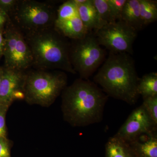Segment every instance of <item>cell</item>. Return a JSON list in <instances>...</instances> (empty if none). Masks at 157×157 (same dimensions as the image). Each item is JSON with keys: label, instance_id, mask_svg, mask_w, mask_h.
<instances>
[{"label": "cell", "instance_id": "cell-1", "mask_svg": "<svg viewBox=\"0 0 157 157\" xmlns=\"http://www.w3.org/2000/svg\"><path fill=\"white\" fill-rule=\"evenodd\" d=\"M62 93L63 118L71 125L87 126L103 120L108 96L94 82L78 78Z\"/></svg>", "mask_w": 157, "mask_h": 157}, {"label": "cell", "instance_id": "cell-2", "mask_svg": "<svg viewBox=\"0 0 157 157\" xmlns=\"http://www.w3.org/2000/svg\"><path fill=\"white\" fill-rule=\"evenodd\" d=\"M139 78L131 55L109 52L94 76V82L107 96L132 105L140 96L137 92Z\"/></svg>", "mask_w": 157, "mask_h": 157}, {"label": "cell", "instance_id": "cell-3", "mask_svg": "<svg viewBox=\"0 0 157 157\" xmlns=\"http://www.w3.org/2000/svg\"><path fill=\"white\" fill-rule=\"evenodd\" d=\"M24 35L33 55V67L36 70L76 74L70 60V41L54 26Z\"/></svg>", "mask_w": 157, "mask_h": 157}, {"label": "cell", "instance_id": "cell-4", "mask_svg": "<svg viewBox=\"0 0 157 157\" xmlns=\"http://www.w3.org/2000/svg\"><path fill=\"white\" fill-rule=\"evenodd\" d=\"M67 76L60 70H36L26 73L25 99L30 104L48 107L67 86Z\"/></svg>", "mask_w": 157, "mask_h": 157}, {"label": "cell", "instance_id": "cell-5", "mask_svg": "<svg viewBox=\"0 0 157 157\" xmlns=\"http://www.w3.org/2000/svg\"><path fill=\"white\" fill-rule=\"evenodd\" d=\"M57 9L50 2L19 0L10 18L23 33H30L53 27Z\"/></svg>", "mask_w": 157, "mask_h": 157}, {"label": "cell", "instance_id": "cell-6", "mask_svg": "<svg viewBox=\"0 0 157 157\" xmlns=\"http://www.w3.org/2000/svg\"><path fill=\"white\" fill-rule=\"evenodd\" d=\"M70 62L80 78L89 79L106 59V50L98 43L94 32L81 39L71 40Z\"/></svg>", "mask_w": 157, "mask_h": 157}, {"label": "cell", "instance_id": "cell-7", "mask_svg": "<svg viewBox=\"0 0 157 157\" xmlns=\"http://www.w3.org/2000/svg\"><path fill=\"white\" fill-rule=\"evenodd\" d=\"M4 36L5 68L26 72L33 67V55L23 33L11 20L4 29Z\"/></svg>", "mask_w": 157, "mask_h": 157}, {"label": "cell", "instance_id": "cell-8", "mask_svg": "<svg viewBox=\"0 0 157 157\" xmlns=\"http://www.w3.org/2000/svg\"><path fill=\"white\" fill-rule=\"evenodd\" d=\"M99 44L113 53H133L138 32L123 21L107 24L94 31Z\"/></svg>", "mask_w": 157, "mask_h": 157}, {"label": "cell", "instance_id": "cell-9", "mask_svg": "<svg viewBox=\"0 0 157 157\" xmlns=\"http://www.w3.org/2000/svg\"><path fill=\"white\" fill-rule=\"evenodd\" d=\"M54 28L70 40L81 39L89 32L80 19L77 6L73 0L64 2L59 6Z\"/></svg>", "mask_w": 157, "mask_h": 157}, {"label": "cell", "instance_id": "cell-10", "mask_svg": "<svg viewBox=\"0 0 157 157\" xmlns=\"http://www.w3.org/2000/svg\"><path fill=\"white\" fill-rule=\"evenodd\" d=\"M157 126L141 105L132 111L114 135L129 143L141 135L157 131Z\"/></svg>", "mask_w": 157, "mask_h": 157}, {"label": "cell", "instance_id": "cell-11", "mask_svg": "<svg viewBox=\"0 0 157 157\" xmlns=\"http://www.w3.org/2000/svg\"><path fill=\"white\" fill-rule=\"evenodd\" d=\"M26 73L4 68L0 84V105L9 107L15 100L25 99Z\"/></svg>", "mask_w": 157, "mask_h": 157}, {"label": "cell", "instance_id": "cell-12", "mask_svg": "<svg viewBox=\"0 0 157 157\" xmlns=\"http://www.w3.org/2000/svg\"><path fill=\"white\" fill-rule=\"evenodd\" d=\"M129 144L136 157H157V131L141 135Z\"/></svg>", "mask_w": 157, "mask_h": 157}, {"label": "cell", "instance_id": "cell-13", "mask_svg": "<svg viewBox=\"0 0 157 157\" xmlns=\"http://www.w3.org/2000/svg\"><path fill=\"white\" fill-rule=\"evenodd\" d=\"M76 6L79 17L88 32H94L103 26L92 0Z\"/></svg>", "mask_w": 157, "mask_h": 157}, {"label": "cell", "instance_id": "cell-14", "mask_svg": "<svg viewBox=\"0 0 157 157\" xmlns=\"http://www.w3.org/2000/svg\"><path fill=\"white\" fill-rule=\"evenodd\" d=\"M105 152L106 157H136L129 143L115 135L108 139Z\"/></svg>", "mask_w": 157, "mask_h": 157}, {"label": "cell", "instance_id": "cell-15", "mask_svg": "<svg viewBox=\"0 0 157 157\" xmlns=\"http://www.w3.org/2000/svg\"><path fill=\"white\" fill-rule=\"evenodd\" d=\"M121 20L137 32L144 28L140 18L139 0H127Z\"/></svg>", "mask_w": 157, "mask_h": 157}, {"label": "cell", "instance_id": "cell-16", "mask_svg": "<svg viewBox=\"0 0 157 157\" xmlns=\"http://www.w3.org/2000/svg\"><path fill=\"white\" fill-rule=\"evenodd\" d=\"M137 92L143 99L157 96V73L151 72L139 78Z\"/></svg>", "mask_w": 157, "mask_h": 157}, {"label": "cell", "instance_id": "cell-17", "mask_svg": "<svg viewBox=\"0 0 157 157\" xmlns=\"http://www.w3.org/2000/svg\"><path fill=\"white\" fill-rule=\"evenodd\" d=\"M140 18L144 28L157 20V2L153 0H139Z\"/></svg>", "mask_w": 157, "mask_h": 157}, {"label": "cell", "instance_id": "cell-18", "mask_svg": "<svg viewBox=\"0 0 157 157\" xmlns=\"http://www.w3.org/2000/svg\"><path fill=\"white\" fill-rule=\"evenodd\" d=\"M103 26L116 21L112 14L107 0H92Z\"/></svg>", "mask_w": 157, "mask_h": 157}, {"label": "cell", "instance_id": "cell-19", "mask_svg": "<svg viewBox=\"0 0 157 157\" xmlns=\"http://www.w3.org/2000/svg\"><path fill=\"white\" fill-rule=\"evenodd\" d=\"M142 105L152 121L157 125V96L144 99Z\"/></svg>", "mask_w": 157, "mask_h": 157}, {"label": "cell", "instance_id": "cell-20", "mask_svg": "<svg viewBox=\"0 0 157 157\" xmlns=\"http://www.w3.org/2000/svg\"><path fill=\"white\" fill-rule=\"evenodd\" d=\"M116 20H121L122 14L127 0H107Z\"/></svg>", "mask_w": 157, "mask_h": 157}, {"label": "cell", "instance_id": "cell-21", "mask_svg": "<svg viewBox=\"0 0 157 157\" xmlns=\"http://www.w3.org/2000/svg\"><path fill=\"white\" fill-rule=\"evenodd\" d=\"M18 2L19 0H0V10L10 17Z\"/></svg>", "mask_w": 157, "mask_h": 157}, {"label": "cell", "instance_id": "cell-22", "mask_svg": "<svg viewBox=\"0 0 157 157\" xmlns=\"http://www.w3.org/2000/svg\"><path fill=\"white\" fill-rule=\"evenodd\" d=\"M9 107L0 105V138H6V116Z\"/></svg>", "mask_w": 157, "mask_h": 157}, {"label": "cell", "instance_id": "cell-23", "mask_svg": "<svg viewBox=\"0 0 157 157\" xmlns=\"http://www.w3.org/2000/svg\"><path fill=\"white\" fill-rule=\"evenodd\" d=\"M0 157H11L9 143L6 138H0Z\"/></svg>", "mask_w": 157, "mask_h": 157}, {"label": "cell", "instance_id": "cell-24", "mask_svg": "<svg viewBox=\"0 0 157 157\" xmlns=\"http://www.w3.org/2000/svg\"><path fill=\"white\" fill-rule=\"evenodd\" d=\"M10 20L7 14L0 10V29L4 30Z\"/></svg>", "mask_w": 157, "mask_h": 157}, {"label": "cell", "instance_id": "cell-25", "mask_svg": "<svg viewBox=\"0 0 157 157\" xmlns=\"http://www.w3.org/2000/svg\"><path fill=\"white\" fill-rule=\"evenodd\" d=\"M5 40L4 36V30L0 29V59L3 56Z\"/></svg>", "mask_w": 157, "mask_h": 157}, {"label": "cell", "instance_id": "cell-26", "mask_svg": "<svg viewBox=\"0 0 157 157\" xmlns=\"http://www.w3.org/2000/svg\"><path fill=\"white\" fill-rule=\"evenodd\" d=\"M4 73V68H2L0 67V84L2 79L3 75Z\"/></svg>", "mask_w": 157, "mask_h": 157}]
</instances>
